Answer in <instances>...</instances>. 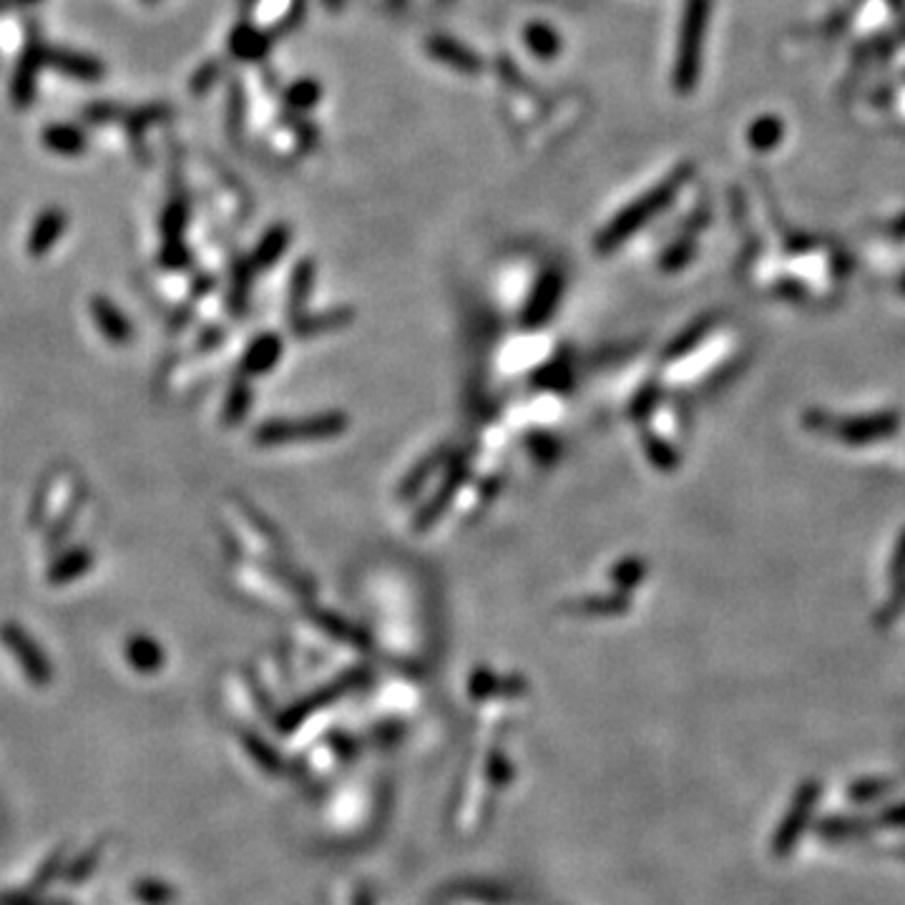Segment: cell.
<instances>
[{
  "label": "cell",
  "mask_w": 905,
  "mask_h": 905,
  "mask_svg": "<svg viewBox=\"0 0 905 905\" xmlns=\"http://www.w3.org/2000/svg\"><path fill=\"white\" fill-rule=\"evenodd\" d=\"M692 174L689 167H682L680 171H674V174L666 179L664 184H659L657 189H651L647 197H641L632 204V207H626L624 211H619L614 217V222H611L607 230L599 234L597 240V249L599 252H611L616 249L619 244H622L626 236H632L637 230H641L644 224L649 222L651 217H657L659 211L664 207H670L674 194L680 192V186L687 182Z\"/></svg>",
  "instance_id": "cell-1"
},
{
  "label": "cell",
  "mask_w": 905,
  "mask_h": 905,
  "mask_svg": "<svg viewBox=\"0 0 905 905\" xmlns=\"http://www.w3.org/2000/svg\"><path fill=\"white\" fill-rule=\"evenodd\" d=\"M709 11H712V0H687V5H684L674 63V88L680 94H689L699 81Z\"/></svg>",
  "instance_id": "cell-2"
},
{
  "label": "cell",
  "mask_w": 905,
  "mask_h": 905,
  "mask_svg": "<svg viewBox=\"0 0 905 905\" xmlns=\"http://www.w3.org/2000/svg\"><path fill=\"white\" fill-rule=\"evenodd\" d=\"M0 644L15 659L19 670L34 687H48L51 684V659H48L44 647L34 639V634L23 629L19 622H0Z\"/></svg>",
  "instance_id": "cell-3"
},
{
  "label": "cell",
  "mask_w": 905,
  "mask_h": 905,
  "mask_svg": "<svg viewBox=\"0 0 905 905\" xmlns=\"http://www.w3.org/2000/svg\"><path fill=\"white\" fill-rule=\"evenodd\" d=\"M818 797H820V785L815 780H807L800 787H797L793 805H790L787 815L780 822L778 833H774L772 837V853L778 855V858H785V855L795 851L797 840H800V835L805 833V828L810 825Z\"/></svg>",
  "instance_id": "cell-4"
},
{
  "label": "cell",
  "mask_w": 905,
  "mask_h": 905,
  "mask_svg": "<svg viewBox=\"0 0 905 905\" xmlns=\"http://www.w3.org/2000/svg\"><path fill=\"white\" fill-rule=\"evenodd\" d=\"M345 430V418L342 415H320V418L295 420V423H269L257 433V440L265 445H280L290 443V440H305V438H325L338 436Z\"/></svg>",
  "instance_id": "cell-5"
},
{
  "label": "cell",
  "mask_w": 905,
  "mask_h": 905,
  "mask_svg": "<svg viewBox=\"0 0 905 905\" xmlns=\"http://www.w3.org/2000/svg\"><path fill=\"white\" fill-rule=\"evenodd\" d=\"M91 317H94L96 330H99L101 335L111 342V345H129V342H132L134 338L132 320H129L124 309H121L113 299L103 297V295H94Z\"/></svg>",
  "instance_id": "cell-6"
},
{
  "label": "cell",
  "mask_w": 905,
  "mask_h": 905,
  "mask_svg": "<svg viewBox=\"0 0 905 905\" xmlns=\"http://www.w3.org/2000/svg\"><path fill=\"white\" fill-rule=\"evenodd\" d=\"M426 48L438 63H443V66L458 73H466V76H476V73L484 69V63H480L478 56L473 53L468 46H463L458 40L448 36H433L426 44Z\"/></svg>",
  "instance_id": "cell-7"
},
{
  "label": "cell",
  "mask_w": 905,
  "mask_h": 905,
  "mask_svg": "<svg viewBox=\"0 0 905 905\" xmlns=\"http://www.w3.org/2000/svg\"><path fill=\"white\" fill-rule=\"evenodd\" d=\"M94 564L96 557L88 546H73V549L63 551L61 557L53 559V564L46 571V578L53 586H66L71 582H78L81 576H86Z\"/></svg>",
  "instance_id": "cell-8"
},
{
  "label": "cell",
  "mask_w": 905,
  "mask_h": 905,
  "mask_svg": "<svg viewBox=\"0 0 905 905\" xmlns=\"http://www.w3.org/2000/svg\"><path fill=\"white\" fill-rule=\"evenodd\" d=\"M66 232V215L59 209H46L40 215L34 227H30L28 234V252L34 257L48 255L53 249V244L61 240V234Z\"/></svg>",
  "instance_id": "cell-9"
},
{
  "label": "cell",
  "mask_w": 905,
  "mask_h": 905,
  "mask_svg": "<svg viewBox=\"0 0 905 905\" xmlns=\"http://www.w3.org/2000/svg\"><path fill=\"white\" fill-rule=\"evenodd\" d=\"M126 662L142 674H154L164 666V649L149 634H134L126 641Z\"/></svg>",
  "instance_id": "cell-10"
},
{
  "label": "cell",
  "mask_w": 905,
  "mask_h": 905,
  "mask_svg": "<svg viewBox=\"0 0 905 905\" xmlns=\"http://www.w3.org/2000/svg\"><path fill=\"white\" fill-rule=\"evenodd\" d=\"M561 288H564V282H561L559 272H546L541 277V282H538V288L531 297V305H528V313H526L528 325H538V322L549 320V315L557 309Z\"/></svg>",
  "instance_id": "cell-11"
},
{
  "label": "cell",
  "mask_w": 905,
  "mask_h": 905,
  "mask_svg": "<svg viewBox=\"0 0 905 905\" xmlns=\"http://www.w3.org/2000/svg\"><path fill=\"white\" fill-rule=\"evenodd\" d=\"M269 44H272V40H269V36L262 34V30H257L252 26H240L232 34L230 48L236 59L257 61V59H262V56H267Z\"/></svg>",
  "instance_id": "cell-12"
},
{
  "label": "cell",
  "mask_w": 905,
  "mask_h": 905,
  "mask_svg": "<svg viewBox=\"0 0 905 905\" xmlns=\"http://www.w3.org/2000/svg\"><path fill=\"white\" fill-rule=\"evenodd\" d=\"M526 46L531 48V53H536L538 59L549 61L553 56H559L561 38L557 30L546 26V23H531V26L526 28Z\"/></svg>",
  "instance_id": "cell-13"
},
{
  "label": "cell",
  "mask_w": 905,
  "mask_h": 905,
  "mask_svg": "<svg viewBox=\"0 0 905 905\" xmlns=\"http://www.w3.org/2000/svg\"><path fill=\"white\" fill-rule=\"evenodd\" d=\"M280 350L282 347H280V342H277V338L257 340L255 345L249 347L247 357H244V363H242L244 372H249V375L267 372L277 363V357H280Z\"/></svg>",
  "instance_id": "cell-14"
},
{
  "label": "cell",
  "mask_w": 905,
  "mask_h": 905,
  "mask_svg": "<svg viewBox=\"0 0 905 905\" xmlns=\"http://www.w3.org/2000/svg\"><path fill=\"white\" fill-rule=\"evenodd\" d=\"M288 244H290V232H288V227H274V230H269V232L265 234L262 244H259V247H257L255 262H257L259 267H269V265H274L277 259H280V257L284 255V249H288Z\"/></svg>",
  "instance_id": "cell-15"
},
{
  "label": "cell",
  "mask_w": 905,
  "mask_h": 905,
  "mask_svg": "<svg viewBox=\"0 0 905 905\" xmlns=\"http://www.w3.org/2000/svg\"><path fill=\"white\" fill-rule=\"evenodd\" d=\"M320 96H322L320 84H315V81H309V78L297 81V84H292L288 88V106H292V109H297V111H307V109H313Z\"/></svg>",
  "instance_id": "cell-16"
},
{
  "label": "cell",
  "mask_w": 905,
  "mask_h": 905,
  "mask_svg": "<svg viewBox=\"0 0 905 905\" xmlns=\"http://www.w3.org/2000/svg\"><path fill=\"white\" fill-rule=\"evenodd\" d=\"M780 136H782V124L772 117L760 119L753 129H749V142H753L755 149H772V146L780 142Z\"/></svg>",
  "instance_id": "cell-17"
},
{
  "label": "cell",
  "mask_w": 905,
  "mask_h": 905,
  "mask_svg": "<svg viewBox=\"0 0 905 905\" xmlns=\"http://www.w3.org/2000/svg\"><path fill=\"white\" fill-rule=\"evenodd\" d=\"M46 144L53 146L56 151L71 154V151H78L81 146H84V136H81L78 132H73V129H69V126H56V129H48Z\"/></svg>",
  "instance_id": "cell-18"
},
{
  "label": "cell",
  "mask_w": 905,
  "mask_h": 905,
  "mask_svg": "<svg viewBox=\"0 0 905 905\" xmlns=\"http://www.w3.org/2000/svg\"><path fill=\"white\" fill-rule=\"evenodd\" d=\"M247 407H249V393H247V388H244V386H234L232 393H230V405H227V411H224V418L230 420V423L240 420L242 415L247 413Z\"/></svg>",
  "instance_id": "cell-19"
},
{
  "label": "cell",
  "mask_w": 905,
  "mask_h": 905,
  "mask_svg": "<svg viewBox=\"0 0 905 905\" xmlns=\"http://www.w3.org/2000/svg\"><path fill=\"white\" fill-rule=\"evenodd\" d=\"M309 284H313V265L305 262L297 267L295 280H292V302H295V305H299V299L307 297Z\"/></svg>",
  "instance_id": "cell-20"
},
{
  "label": "cell",
  "mask_w": 905,
  "mask_h": 905,
  "mask_svg": "<svg viewBox=\"0 0 905 905\" xmlns=\"http://www.w3.org/2000/svg\"><path fill=\"white\" fill-rule=\"evenodd\" d=\"M855 833V822L853 820H845V818H833V820H825L820 828V835H828V837H845V835H853Z\"/></svg>",
  "instance_id": "cell-21"
},
{
  "label": "cell",
  "mask_w": 905,
  "mask_h": 905,
  "mask_svg": "<svg viewBox=\"0 0 905 905\" xmlns=\"http://www.w3.org/2000/svg\"><path fill=\"white\" fill-rule=\"evenodd\" d=\"M888 782H858V785L853 787V797L855 800H876L883 793H888Z\"/></svg>",
  "instance_id": "cell-22"
},
{
  "label": "cell",
  "mask_w": 905,
  "mask_h": 905,
  "mask_svg": "<svg viewBox=\"0 0 905 905\" xmlns=\"http://www.w3.org/2000/svg\"><path fill=\"white\" fill-rule=\"evenodd\" d=\"M883 822L893 828H903L905 825V805L898 807H891V810L883 812Z\"/></svg>",
  "instance_id": "cell-23"
},
{
  "label": "cell",
  "mask_w": 905,
  "mask_h": 905,
  "mask_svg": "<svg viewBox=\"0 0 905 905\" xmlns=\"http://www.w3.org/2000/svg\"><path fill=\"white\" fill-rule=\"evenodd\" d=\"M325 5H328L330 11H340V8L345 5V0H325Z\"/></svg>",
  "instance_id": "cell-24"
}]
</instances>
